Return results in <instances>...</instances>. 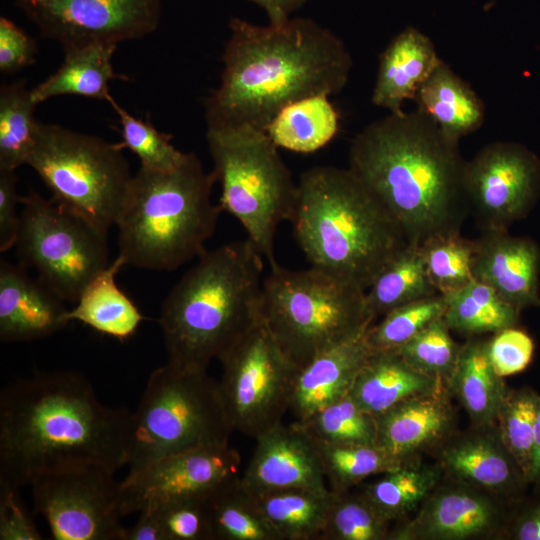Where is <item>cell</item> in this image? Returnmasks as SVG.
<instances>
[{"label":"cell","instance_id":"1","mask_svg":"<svg viewBox=\"0 0 540 540\" xmlns=\"http://www.w3.org/2000/svg\"><path fill=\"white\" fill-rule=\"evenodd\" d=\"M133 412L104 405L71 370L37 372L0 392V488L18 491L36 478L97 465H127Z\"/></svg>","mask_w":540,"mask_h":540},{"label":"cell","instance_id":"2","mask_svg":"<svg viewBox=\"0 0 540 540\" xmlns=\"http://www.w3.org/2000/svg\"><path fill=\"white\" fill-rule=\"evenodd\" d=\"M220 83L205 99L207 129L247 126L266 132L285 106L342 91L352 57L333 31L311 18L257 25L229 21Z\"/></svg>","mask_w":540,"mask_h":540},{"label":"cell","instance_id":"3","mask_svg":"<svg viewBox=\"0 0 540 540\" xmlns=\"http://www.w3.org/2000/svg\"><path fill=\"white\" fill-rule=\"evenodd\" d=\"M350 171L378 198L408 244L459 233L468 204L466 161L427 115L389 113L351 141Z\"/></svg>","mask_w":540,"mask_h":540},{"label":"cell","instance_id":"4","mask_svg":"<svg viewBox=\"0 0 540 540\" xmlns=\"http://www.w3.org/2000/svg\"><path fill=\"white\" fill-rule=\"evenodd\" d=\"M289 222L312 267L363 291L408 245L390 212L349 168L302 172Z\"/></svg>","mask_w":540,"mask_h":540},{"label":"cell","instance_id":"5","mask_svg":"<svg viewBox=\"0 0 540 540\" xmlns=\"http://www.w3.org/2000/svg\"><path fill=\"white\" fill-rule=\"evenodd\" d=\"M163 301L168 362L207 370L260 316L264 257L249 239L205 250Z\"/></svg>","mask_w":540,"mask_h":540},{"label":"cell","instance_id":"6","mask_svg":"<svg viewBox=\"0 0 540 540\" xmlns=\"http://www.w3.org/2000/svg\"><path fill=\"white\" fill-rule=\"evenodd\" d=\"M215 183L195 153L171 170L140 167L115 223L126 265L174 271L198 258L222 212L211 201Z\"/></svg>","mask_w":540,"mask_h":540},{"label":"cell","instance_id":"7","mask_svg":"<svg viewBox=\"0 0 540 540\" xmlns=\"http://www.w3.org/2000/svg\"><path fill=\"white\" fill-rule=\"evenodd\" d=\"M260 315L298 369L374 323L365 291L312 266L278 263L263 279Z\"/></svg>","mask_w":540,"mask_h":540},{"label":"cell","instance_id":"8","mask_svg":"<svg viewBox=\"0 0 540 540\" xmlns=\"http://www.w3.org/2000/svg\"><path fill=\"white\" fill-rule=\"evenodd\" d=\"M219 206L242 225L259 253L277 264L274 240L293 212L297 182L267 133L252 127L207 129Z\"/></svg>","mask_w":540,"mask_h":540},{"label":"cell","instance_id":"9","mask_svg":"<svg viewBox=\"0 0 540 540\" xmlns=\"http://www.w3.org/2000/svg\"><path fill=\"white\" fill-rule=\"evenodd\" d=\"M230 424L219 382L207 370L167 362L149 376L133 412L129 470L204 445L229 443Z\"/></svg>","mask_w":540,"mask_h":540},{"label":"cell","instance_id":"10","mask_svg":"<svg viewBox=\"0 0 540 540\" xmlns=\"http://www.w3.org/2000/svg\"><path fill=\"white\" fill-rule=\"evenodd\" d=\"M123 149L121 143L40 122L26 165L55 202L108 235L133 178Z\"/></svg>","mask_w":540,"mask_h":540},{"label":"cell","instance_id":"11","mask_svg":"<svg viewBox=\"0 0 540 540\" xmlns=\"http://www.w3.org/2000/svg\"><path fill=\"white\" fill-rule=\"evenodd\" d=\"M15 247L20 264L34 268L65 302L76 303L109 262L107 235L37 192L20 197Z\"/></svg>","mask_w":540,"mask_h":540},{"label":"cell","instance_id":"12","mask_svg":"<svg viewBox=\"0 0 540 540\" xmlns=\"http://www.w3.org/2000/svg\"><path fill=\"white\" fill-rule=\"evenodd\" d=\"M219 388L233 430L256 439L290 410L297 366L259 318L218 359Z\"/></svg>","mask_w":540,"mask_h":540},{"label":"cell","instance_id":"13","mask_svg":"<svg viewBox=\"0 0 540 540\" xmlns=\"http://www.w3.org/2000/svg\"><path fill=\"white\" fill-rule=\"evenodd\" d=\"M97 465L67 469L31 484L35 513L42 515L55 540H124L120 482Z\"/></svg>","mask_w":540,"mask_h":540},{"label":"cell","instance_id":"14","mask_svg":"<svg viewBox=\"0 0 540 540\" xmlns=\"http://www.w3.org/2000/svg\"><path fill=\"white\" fill-rule=\"evenodd\" d=\"M163 0H14L63 50L140 39L159 26Z\"/></svg>","mask_w":540,"mask_h":540},{"label":"cell","instance_id":"15","mask_svg":"<svg viewBox=\"0 0 540 540\" xmlns=\"http://www.w3.org/2000/svg\"><path fill=\"white\" fill-rule=\"evenodd\" d=\"M463 184L468 209L483 232L506 231L536 204L540 159L521 144L492 142L466 161Z\"/></svg>","mask_w":540,"mask_h":540},{"label":"cell","instance_id":"16","mask_svg":"<svg viewBox=\"0 0 540 540\" xmlns=\"http://www.w3.org/2000/svg\"><path fill=\"white\" fill-rule=\"evenodd\" d=\"M241 457L229 443L204 445L129 470L120 482L121 513L180 498H208L239 478Z\"/></svg>","mask_w":540,"mask_h":540},{"label":"cell","instance_id":"17","mask_svg":"<svg viewBox=\"0 0 540 540\" xmlns=\"http://www.w3.org/2000/svg\"><path fill=\"white\" fill-rule=\"evenodd\" d=\"M424 500L416 516L390 529L389 540H466L504 535L503 498L450 479Z\"/></svg>","mask_w":540,"mask_h":540},{"label":"cell","instance_id":"18","mask_svg":"<svg viewBox=\"0 0 540 540\" xmlns=\"http://www.w3.org/2000/svg\"><path fill=\"white\" fill-rule=\"evenodd\" d=\"M240 484L252 495L301 488L330 491L314 440L296 422H282L256 439Z\"/></svg>","mask_w":540,"mask_h":540},{"label":"cell","instance_id":"19","mask_svg":"<svg viewBox=\"0 0 540 540\" xmlns=\"http://www.w3.org/2000/svg\"><path fill=\"white\" fill-rule=\"evenodd\" d=\"M439 448V463L452 480L503 499L518 496L528 484L496 426L473 427L464 434H453Z\"/></svg>","mask_w":540,"mask_h":540},{"label":"cell","instance_id":"20","mask_svg":"<svg viewBox=\"0 0 540 540\" xmlns=\"http://www.w3.org/2000/svg\"><path fill=\"white\" fill-rule=\"evenodd\" d=\"M473 276L520 312L540 307V247L508 231H484L474 241Z\"/></svg>","mask_w":540,"mask_h":540},{"label":"cell","instance_id":"21","mask_svg":"<svg viewBox=\"0 0 540 540\" xmlns=\"http://www.w3.org/2000/svg\"><path fill=\"white\" fill-rule=\"evenodd\" d=\"M65 301L26 267L0 260V340L33 341L64 329L70 322Z\"/></svg>","mask_w":540,"mask_h":540},{"label":"cell","instance_id":"22","mask_svg":"<svg viewBox=\"0 0 540 540\" xmlns=\"http://www.w3.org/2000/svg\"><path fill=\"white\" fill-rule=\"evenodd\" d=\"M450 392L442 389L404 400L377 417V445L408 463L453 435L455 414Z\"/></svg>","mask_w":540,"mask_h":540},{"label":"cell","instance_id":"23","mask_svg":"<svg viewBox=\"0 0 540 540\" xmlns=\"http://www.w3.org/2000/svg\"><path fill=\"white\" fill-rule=\"evenodd\" d=\"M368 328L320 353L298 370L290 405L296 421L305 420L349 394L372 353L366 339Z\"/></svg>","mask_w":540,"mask_h":540},{"label":"cell","instance_id":"24","mask_svg":"<svg viewBox=\"0 0 540 540\" xmlns=\"http://www.w3.org/2000/svg\"><path fill=\"white\" fill-rule=\"evenodd\" d=\"M441 60L427 35L414 27L405 28L380 55L372 103L389 113L403 112V103L415 100Z\"/></svg>","mask_w":540,"mask_h":540},{"label":"cell","instance_id":"25","mask_svg":"<svg viewBox=\"0 0 540 540\" xmlns=\"http://www.w3.org/2000/svg\"><path fill=\"white\" fill-rule=\"evenodd\" d=\"M442 389L447 388L414 369L395 350H372L348 395L378 417L404 400Z\"/></svg>","mask_w":540,"mask_h":540},{"label":"cell","instance_id":"26","mask_svg":"<svg viewBox=\"0 0 540 540\" xmlns=\"http://www.w3.org/2000/svg\"><path fill=\"white\" fill-rule=\"evenodd\" d=\"M417 109L427 115L451 141L477 131L485 119V105L473 88L443 60L420 87Z\"/></svg>","mask_w":540,"mask_h":540},{"label":"cell","instance_id":"27","mask_svg":"<svg viewBox=\"0 0 540 540\" xmlns=\"http://www.w3.org/2000/svg\"><path fill=\"white\" fill-rule=\"evenodd\" d=\"M448 390L463 406L473 427L495 426L508 388L490 362L486 339L473 337L461 345Z\"/></svg>","mask_w":540,"mask_h":540},{"label":"cell","instance_id":"28","mask_svg":"<svg viewBox=\"0 0 540 540\" xmlns=\"http://www.w3.org/2000/svg\"><path fill=\"white\" fill-rule=\"evenodd\" d=\"M126 265L118 255L84 288L68 319L77 320L95 331L126 340L138 329L144 317L135 303L118 287L116 276Z\"/></svg>","mask_w":540,"mask_h":540},{"label":"cell","instance_id":"29","mask_svg":"<svg viewBox=\"0 0 540 540\" xmlns=\"http://www.w3.org/2000/svg\"><path fill=\"white\" fill-rule=\"evenodd\" d=\"M116 45L91 44L65 50L61 66L47 79L31 89L39 104L59 95H78L110 101L109 82L127 79L117 74L112 66Z\"/></svg>","mask_w":540,"mask_h":540},{"label":"cell","instance_id":"30","mask_svg":"<svg viewBox=\"0 0 540 540\" xmlns=\"http://www.w3.org/2000/svg\"><path fill=\"white\" fill-rule=\"evenodd\" d=\"M339 114L326 94L302 98L282 108L266 133L278 147L297 153L315 152L333 140Z\"/></svg>","mask_w":540,"mask_h":540},{"label":"cell","instance_id":"31","mask_svg":"<svg viewBox=\"0 0 540 540\" xmlns=\"http://www.w3.org/2000/svg\"><path fill=\"white\" fill-rule=\"evenodd\" d=\"M436 294L421 247L408 244L375 277L365 291V304L375 321L399 306Z\"/></svg>","mask_w":540,"mask_h":540},{"label":"cell","instance_id":"32","mask_svg":"<svg viewBox=\"0 0 540 540\" xmlns=\"http://www.w3.org/2000/svg\"><path fill=\"white\" fill-rule=\"evenodd\" d=\"M443 475L439 462L424 464L414 460L384 473L381 478L366 485L361 494L391 523L417 511Z\"/></svg>","mask_w":540,"mask_h":540},{"label":"cell","instance_id":"33","mask_svg":"<svg viewBox=\"0 0 540 540\" xmlns=\"http://www.w3.org/2000/svg\"><path fill=\"white\" fill-rule=\"evenodd\" d=\"M443 297L446 303L443 319L451 331L462 335L494 334L518 324L520 311L478 280Z\"/></svg>","mask_w":540,"mask_h":540},{"label":"cell","instance_id":"34","mask_svg":"<svg viewBox=\"0 0 540 540\" xmlns=\"http://www.w3.org/2000/svg\"><path fill=\"white\" fill-rule=\"evenodd\" d=\"M282 540L319 539L332 499L327 493L291 488L253 495Z\"/></svg>","mask_w":540,"mask_h":540},{"label":"cell","instance_id":"35","mask_svg":"<svg viewBox=\"0 0 540 540\" xmlns=\"http://www.w3.org/2000/svg\"><path fill=\"white\" fill-rule=\"evenodd\" d=\"M239 479L208 497L213 540H282Z\"/></svg>","mask_w":540,"mask_h":540},{"label":"cell","instance_id":"36","mask_svg":"<svg viewBox=\"0 0 540 540\" xmlns=\"http://www.w3.org/2000/svg\"><path fill=\"white\" fill-rule=\"evenodd\" d=\"M37 105L25 81L1 85L0 169L15 171L27 163L40 123L35 118Z\"/></svg>","mask_w":540,"mask_h":540},{"label":"cell","instance_id":"37","mask_svg":"<svg viewBox=\"0 0 540 540\" xmlns=\"http://www.w3.org/2000/svg\"><path fill=\"white\" fill-rule=\"evenodd\" d=\"M314 442L329 489L335 493L347 492L370 476L388 473L406 464L378 445Z\"/></svg>","mask_w":540,"mask_h":540},{"label":"cell","instance_id":"38","mask_svg":"<svg viewBox=\"0 0 540 540\" xmlns=\"http://www.w3.org/2000/svg\"><path fill=\"white\" fill-rule=\"evenodd\" d=\"M295 422L317 441L377 445V417L360 408L349 395Z\"/></svg>","mask_w":540,"mask_h":540},{"label":"cell","instance_id":"39","mask_svg":"<svg viewBox=\"0 0 540 540\" xmlns=\"http://www.w3.org/2000/svg\"><path fill=\"white\" fill-rule=\"evenodd\" d=\"M539 406L540 395L533 389L508 388L496 417L495 426L500 439L519 465L526 480L532 464Z\"/></svg>","mask_w":540,"mask_h":540},{"label":"cell","instance_id":"40","mask_svg":"<svg viewBox=\"0 0 540 540\" xmlns=\"http://www.w3.org/2000/svg\"><path fill=\"white\" fill-rule=\"evenodd\" d=\"M389 532L390 522L382 517L361 493L332 492L319 539L386 540Z\"/></svg>","mask_w":540,"mask_h":540},{"label":"cell","instance_id":"41","mask_svg":"<svg viewBox=\"0 0 540 540\" xmlns=\"http://www.w3.org/2000/svg\"><path fill=\"white\" fill-rule=\"evenodd\" d=\"M445 309L446 303L441 294L399 306L369 326L366 332L368 345L373 351L397 349L443 317Z\"/></svg>","mask_w":540,"mask_h":540},{"label":"cell","instance_id":"42","mask_svg":"<svg viewBox=\"0 0 540 540\" xmlns=\"http://www.w3.org/2000/svg\"><path fill=\"white\" fill-rule=\"evenodd\" d=\"M420 247L429 278L439 294H447L474 280V241L465 239L460 232L435 236Z\"/></svg>","mask_w":540,"mask_h":540},{"label":"cell","instance_id":"43","mask_svg":"<svg viewBox=\"0 0 540 540\" xmlns=\"http://www.w3.org/2000/svg\"><path fill=\"white\" fill-rule=\"evenodd\" d=\"M450 331L443 317L438 318L394 350L414 369L448 389L461 347Z\"/></svg>","mask_w":540,"mask_h":540},{"label":"cell","instance_id":"44","mask_svg":"<svg viewBox=\"0 0 540 540\" xmlns=\"http://www.w3.org/2000/svg\"><path fill=\"white\" fill-rule=\"evenodd\" d=\"M120 119V142L140 160V167L153 171H167L177 167L186 153L172 143V135L160 132L150 121L129 114L113 98L109 101Z\"/></svg>","mask_w":540,"mask_h":540},{"label":"cell","instance_id":"45","mask_svg":"<svg viewBox=\"0 0 540 540\" xmlns=\"http://www.w3.org/2000/svg\"><path fill=\"white\" fill-rule=\"evenodd\" d=\"M147 508L155 512L165 540H213L208 498L173 499Z\"/></svg>","mask_w":540,"mask_h":540},{"label":"cell","instance_id":"46","mask_svg":"<svg viewBox=\"0 0 540 540\" xmlns=\"http://www.w3.org/2000/svg\"><path fill=\"white\" fill-rule=\"evenodd\" d=\"M487 351L495 372L504 378L527 368L533 357L534 342L515 326L494 333L487 340Z\"/></svg>","mask_w":540,"mask_h":540},{"label":"cell","instance_id":"47","mask_svg":"<svg viewBox=\"0 0 540 540\" xmlns=\"http://www.w3.org/2000/svg\"><path fill=\"white\" fill-rule=\"evenodd\" d=\"M35 41L5 16L0 18V71L12 74L35 61Z\"/></svg>","mask_w":540,"mask_h":540},{"label":"cell","instance_id":"48","mask_svg":"<svg viewBox=\"0 0 540 540\" xmlns=\"http://www.w3.org/2000/svg\"><path fill=\"white\" fill-rule=\"evenodd\" d=\"M17 492L0 488V540H41L37 527L18 502Z\"/></svg>","mask_w":540,"mask_h":540},{"label":"cell","instance_id":"49","mask_svg":"<svg viewBox=\"0 0 540 540\" xmlns=\"http://www.w3.org/2000/svg\"><path fill=\"white\" fill-rule=\"evenodd\" d=\"M17 177L14 170L0 169V252L15 247L20 214L17 204L20 197L16 191Z\"/></svg>","mask_w":540,"mask_h":540},{"label":"cell","instance_id":"50","mask_svg":"<svg viewBox=\"0 0 540 540\" xmlns=\"http://www.w3.org/2000/svg\"><path fill=\"white\" fill-rule=\"evenodd\" d=\"M504 535L515 540H540V499L510 515Z\"/></svg>","mask_w":540,"mask_h":540},{"label":"cell","instance_id":"51","mask_svg":"<svg viewBox=\"0 0 540 540\" xmlns=\"http://www.w3.org/2000/svg\"><path fill=\"white\" fill-rule=\"evenodd\" d=\"M137 522L126 528L124 540H165L160 522L151 508L139 512Z\"/></svg>","mask_w":540,"mask_h":540},{"label":"cell","instance_id":"52","mask_svg":"<svg viewBox=\"0 0 540 540\" xmlns=\"http://www.w3.org/2000/svg\"><path fill=\"white\" fill-rule=\"evenodd\" d=\"M261 7L271 24H280L292 17L309 0H248Z\"/></svg>","mask_w":540,"mask_h":540},{"label":"cell","instance_id":"53","mask_svg":"<svg viewBox=\"0 0 540 540\" xmlns=\"http://www.w3.org/2000/svg\"><path fill=\"white\" fill-rule=\"evenodd\" d=\"M527 480L528 483L540 481V406L535 423L532 464Z\"/></svg>","mask_w":540,"mask_h":540}]
</instances>
